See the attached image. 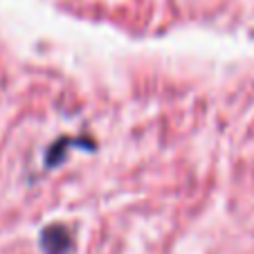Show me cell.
Listing matches in <instances>:
<instances>
[{"instance_id":"cell-1","label":"cell","mask_w":254,"mask_h":254,"mask_svg":"<svg viewBox=\"0 0 254 254\" xmlns=\"http://www.w3.org/2000/svg\"><path fill=\"white\" fill-rule=\"evenodd\" d=\"M41 248L45 254H67L72 248V236L63 225H50L41 234Z\"/></svg>"}]
</instances>
